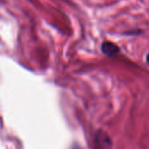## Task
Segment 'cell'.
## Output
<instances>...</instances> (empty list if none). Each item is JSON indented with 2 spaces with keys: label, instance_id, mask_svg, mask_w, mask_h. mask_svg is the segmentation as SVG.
Here are the masks:
<instances>
[{
  "label": "cell",
  "instance_id": "obj_3",
  "mask_svg": "<svg viewBox=\"0 0 149 149\" xmlns=\"http://www.w3.org/2000/svg\"><path fill=\"white\" fill-rule=\"evenodd\" d=\"M146 62L149 64V54H147V56H146Z\"/></svg>",
  "mask_w": 149,
  "mask_h": 149
},
{
  "label": "cell",
  "instance_id": "obj_1",
  "mask_svg": "<svg viewBox=\"0 0 149 149\" xmlns=\"http://www.w3.org/2000/svg\"><path fill=\"white\" fill-rule=\"evenodd\" d=\"M96 142L101 149H110L111 147V140L108 134L100 130L96 133Z\"/></svg>",
  "mask_w": 149,
  "mask_h": 149
},
{
  "label": "cell",
  "instance_id": "obj_2",
  "mask_svg": "<svg viewBox=\"0 0 149 149\" xmlns=\"http://www.w3.org/2000/svg\"><path fill=\"white\" fill-rule=\"evenodd\" d=\"M101 50L104 54L107 56H114L118 54L120 51L118 45L111 41H104L101 45Z\"/></svg>",
  "mask_w": 149,
  "mask_h": 149
},
{
  "label": "cell",
  "instance_id": "obj_4",
  "mask_svg": "<svg viewBox=\"0 0 149 149\" xmlns=\"http://www.w3.org/2000/svg\"><path fill=\"white\" fill-rule=\"evenodd\" d=\"M72 149H81V147H79L78 146H74V147H72Z\"/></svg>",
  "mask_w": 149,
  "mask_h": 149
}]
</instances>
